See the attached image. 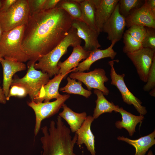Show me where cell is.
<instances>
[{"mask_svg": "<svg viewBox=\"0 0 155 155\" xmlns=\"http://www.w3.org/2000/svg\"><path fill=\"white\" fill-rule=\"evenodd\" d=\"M73 20L56 7L31 15L25 26L21 45L29 60L36 62L58 45L67 35Z\"/></svg>", "mask_w": 155, "mask_h": 155, "instance_id": "obj_1", "label": "cell"}, {"mask_svg": "<svg viewBox=\"0 0 155 155\" xmlns=\"http://www.w3.org/2000/svg\"><path fill=\"white\" fill-rule=\"evenodd\" d=\"M81 42V39L77 34L76 30L72 27L67 35L58 45L38 59V63L34 65V68L47 73L50 78L59 74L58 64L60 59L66 53L69 46L73 47L80 45Z\"/></svg>", "mask_w": 155, "mask_h": 155, "instance_id": "obj_2", "label": "cell"}, {"mask_svg": "<svg viewBox=\"0 0 155 155\" xmlns=\"http://www.w3.org/2000/svg\"><path fill=\"white\" fill-rule=\"evenodd\" d=\"M25 25L3 32L0 40V54L2 58L23 63L29 60L21 45Z\"/></svg>", "mask_w": 155, "mask_h": 155, "instance_id": "obj_3", "label": "cell"}, {"mask_svg": "<svg viewBox=\"0 0 155 155\" xmlns=\"http://www.w3.org/2000/svg\"><path fill=\"white\" fill-rule=\"evenodd\" d=\"M40 141L43 149L40 155H76L73 148L76 140L67 133H51L42 137Z\"/></svg>", "mask_w": 155, "mask_h": 155, "instance_id": "obj_4", "label": "cell"}, {"mask_svg": "<svg viewBox=\"0 0 155 155\" xmlns=\"http://www.w3.org/2000/svg\"><path fill=\"white\" fill-rule=\"evenodd\" d=\"M31 16L28 0H17L7 11L0 13V26L3 32L26 25Z\"/></svg>", "mask_w": 155, "mask_h": 155, "instance_id": "obj_5", "label": "cell"}, {"mask_svg": "<svg viewBox=\"0 0 155 155\" xmlns=\"http://www.w3.org/2000/svg\"><path fill=\"white\" fill-rule=\"evenodd\" d=\"M35 62L29 61L28 63V71L25 75L22 78L17 76H14L11 85L18 84L25 87L28 91L31 101H33L38 97L42 87L48 82L50 78L47 73L35 69Z\"/></svg>", "mask_w": 155, "mask_h": 155, "instance_id": "obj_6", "label": "cell"}, {"mask_svg": "<svg viewBox=\"0 0 155 155\" xmlns=\"http://www.w3.org/2000/svg\"><path fill=\"white\" fill-rule=\"evenodd\" d=\"M70 96L69 94L62 95L60 98L51 102L36 103L31 101L27 102L28 105L33 110L35 114L34 130L35 136H36L39 133L42 121L57 113Z\"/></svg>", "mask_w": 155, "mask_h": 155, "instance_id": "obj_7", "label": "cell"}, {"mask_svg": "<svg viewBox=\"0 0 155 155\" xmlns=\"http://www.w3.org/2000/svg\"><path fill=\"white\" fill-rule=\"evenodd\" d=\"M69 77L71 79H77L83 83L88 90L96 89L102 92L104 95L107 96L109 90L104 85V83L108 80L104 69L98 68L88 72H73Z\"/></svg>", "mask_w": 155, "mask_h": 155, "instance_id": "obj_8", "label": "cell"}, {"mask_svg": "<svg viewBox=\"0 0 155 155\" xmlns=\"http://www.w3.org/2000/svg\"><path fill=\"white\" fill-rule=\"evenodd\" d=\"M115 61L112 60L108 62L111 68V84L115 86L119 90L124 102L129 105L132 104L140 115L146 114L147 111L146 107L142 105V102L132 94L126 85L124 81L125 74L120 75L116 72L114 67Z\"/></svg>", "mask_w": 155, "mask_h": 155, "instance_id": "obj_9", "label": "cell"}, {"mask_svg": "<svg viewBox=\"0 0 155 155\" xmlns=\"http://www.w3.org/2000/svg\"><path fill=\"white\" fill-rule=\"evenodd\" d=\"M135 66L142 81L147 82L149 72L155 56V51L142 48L132 53H126Z\"/></svg>", "mask_w": 155, "mask_h": 155, "instance_id": "obj_10", "label": "cell"}, {"mask_svg": "<svg viewBox=\"0 0 155 155\" xmlns=\"http://www.w3.org/2000/svg\"><path fill=\"white\" fill-rule=\"evenodd\" d=\"M126 26L125 18L119 11L118 3L109 18L103 24L102 32L107 34V39L116 43L123 37Z\"/></svg>", "mask_w": 155, "mask_h": 155, "instance_id": "obj_11", "label": "cell"}, {"mask_svg": "<svg viewBox=\"0 0 155 155\" xmlns=\"http://www.w3.org/2000/svg\"><path fill=\"white\" fill-rule=\"evenodd\" d=\"M72 27L76 30L78 36L84 40L83 47L85 50L90 52L101 46L98 40L100 33L92 29L84 22L73 19Z\"/></svg>", "mask_w": 155, "mask_h": 155, "instance_id": "obj_12", "label": "cell"}, {"mask_svg": "<svg viewBox=\"0 0 155 155\" xmlns=\"http://www.w3.org/2000/svg\"><path fill=\"white\" fill-rule=\"evenodd\" d=\"M128 28L134 25H142L155 28V16L151 11L146 0L140 7L135 10L125 18Z\"/></svg>", "mask_w": 155, "mask_h": 155, "instance_id": "obj_13", "label": "cell"}, {"mask_svg": "<svg viewBox=\"0 0 155 155\" xmlns=\"http://www.w3.org/2000/svg\"><path fill=\"white\" fill-rule=\"evenodd\" d=\"M119 0H94L95 7V24L97 31L102 32V26L113 12Z\"/></svg>", "mask_w": 155, "mask_h": 155, "instance_id": "obj_14", "label": "cell"}, {"mask_svg": "<svg viewBox=\"0 0 155 155\" xmlns=\"http://www.w3.org/2000/svg\"><path fill=\"white\" fill-rule=\"evenodd\" d=\"M90 52L85 50L80 45L73 47L72 52L69 57L63 62L59 61L58 66L59 74L67 75L73 71L82 60H85L89 56Z\"/></svg>", "mask_w": 155, "mask_h": 155, "instance_id": "obj_15", "label": "cell"}, {"mask_svg": "<svg viewBox=\"0 0 155 155\" xmlns=\"http://www.w3.org/2000/svg\"><path fill=\"white\" fill-rule=\"evenodd\" d=\"M1 63L3 70L2 89L6 98L9 93L13 75L17 72L25 70L26 67L23 62L3 58Z\"/></svg>", "mask_w": 155, "mask_h": 155, "instance_id": "obj_16", "label": "cell"}, {"mask_svg": "<svg viewBox=\"0 0 155 155\" xmlns=\"http://www.w3.org/2000/svg\"><path fill=\"white\" fill-rule=\"evenodd\" d=\"M92 116H87L80 128L75 132L78 135L76 143L80 147L84 144L91 155H95V137L91 129L92 123L94 120Z\"/></svg>", "mask_w": 155, "mask_h": 155, "instance_id": "obj_17", "label": "cell"}, {"mask_svg": "<svg viewBox=\"0 0 155 155\" xmlns=\"http://www.w3.org/2000/svg\"><path fill=\"white\" fill-rule=\"evenodd\" d=\"M67 75L60 74L54 75V77L49 80L48 82L41 89L38 97L34 101L36 103L50 102L53 99H57L62 95L59 92V87L62 79Z\"/></svg>", "mask_w": 155, "mask_h": 155, "instance_id": "obj_18", "label": "cell"}, {"mask_svg": "<svg viewBox=\"0 0 155 155\" xmlns=\"http://www.w3.org/2000/svg\"><path fill=\"white\" fill-rule=\"evenodd\" d=\"M116 43L114 42H111L110 46L104 49H98L90 51L88 58L80 63L73 72H84L90 70L91 65L93 63L102 59L109 57L113 60L117 54L113 49Z\"/></svg>", "mask_w": 155, "mask_h": 155, "instance_id": "obj_19", "label": "cell"}, {"mask_svg": "<svg viewBox=\"0 0 155 155\" xmlns=\"http://www.w3.org/2000/svg\"><path fill=\"white\" fill-rule=\"evenodd\" d=\"M155 130L151 133L138 139L132 140L123 136H118V140L124 141L135 149L134 155H145L149 149L155 144Z\"/></svg>", "mask_w": 155, "mask_h": 155, "instance_id": "obj_20", "label": "cell"}, {"mask_svg": "<svg viewBox=\"0 0 155 155\" xmlns=\"http://www.w3.org/2000/svg\"><path fill=\"white\" fill-rule=\"evenodd\" d=\"M118 112L122 116L121 121L116 122L115 125L117 128L121 129H125L128 132L130 136H132L135 132V127L139 123H141L144 118L143 115L136 116L127 111L122 107H119Z\"/></svg>", "mask_w": 155, "mask_h": 155, "instance_id": "obj_21", "label": "cell"}, {"mask_svg": "<svg viewBox=\"0 0 155 155\" xmlns=\"http://www.w3.org/2000/svg\"><path fill=\"white\" fill-rule=\"evenodd\" d=\"M62 108V111L59 115L67 122L70 126V129L72 133H75L82 126L86 119L87 115L84 112L80 113H76L72 111L65 104Z\"/></svg>", "mask_w": 155, "mask_h": 155, "instance_id": "obj_22", "label": "cell"}, {"mask_svg": "<svg viewBox=\"0 0 155 155\" xmlns=\"http://www.w3.org/2000/svg\"><path fill=\"white\" fill-rule=\"evenodd\" d=\"M94 93L97 96V99L95 101L96 106L92 116L94 119L97 118L104 113H111L113 111L118 112L119 108V106L115 105L113 102L108 101L105 97L102 91L95 89Z\"/></svg>", "mask_w": 155, "mask_h": 155, "instance_id": "obj_23", "label": "cell"}, {"mask_svg": "<svg viewBox=\"0 0 155 155\" xmlns=\"http://www.w3.org/2000/svg\"><path fill=\"white\" fill-rule=\"evenodd\" d=\"M79 3L83 21L92 29L97 31L95 24L96 7L94 0H82Z\"/></svg>", "mask_w": 155, "mask_h": 155, "instance_id": "obj_24", "label": "cell"}, {"mask_svg": "<svg viewBox=\"0 0 155 155\" xmlns=\"http://www.w3.org/2000/svg\"><path fill=\"white\" fill-rule=\"evenodd\" d=\"M56 7L65 10L73 19L83 21L80 5L75 0H60Z\"/></svg>", "mask_w": 155, "mask_h": 155, "instance_id": "obj_25", "label": "cell"}, {"mask_svg": "<svg viewBox=\"0 0 155 155\" xmlns=\"http://www.w3.org/2000/svg\"><path fill=\"white\" fill-rule=\"evenodd\" d=\"M67 83L64 87L60 88V91L68 94H77L82 96L86 98H89L92 94L91 91L86 90L82 86V82L76 80L67 78Z\"/></svg>", "mask_w": 155, "mask_h": 155, "instance_id": "obj_26", "label": "cell"}, {"mask_svg": "<svg viewBox=\"0 0 155 155\" xmlns=\"http://www.w3.org/2000/svg\"><path fill=\"white\" fill-rule=\"evenodd\" d=\"M144 0H120L118 4L120 13L125 18L144 4Z\"/></svg>", "mask_w": 155, "mask_h": 155, "instance_id": "obj_27", "label": "cell"}, {"mask_svg": "<svg viewBox=\"0 0 155 155\" xmlns=\"http://www.w3.org/2000/svg\"><path fill=\"white\" fill-rule=\"evenodd\" d=\"M123 37L124 44L123 48L124 53H132L142 48V43L135 40L128 34L124 32Z\"/></svg>", "mask_w": 155, "mask_h": 155, "instance_id": "obj_28", "label": "cell"}, {"mask_svg": "<svg viewBox=\"0 0 155 155\" xmlns=\"http://www.w3.org/2000/svg\"><path fill=\"white\" fill-rule=\"evenodd\" d=\"M125 32L142 43L146 32V27L142 25H133L128 28Z\"/></svg>", "mask_w": 155, "mask_h": 155, "instance_id": "obj_29", "label": "cell"}, {"mask_svg": "<svg viewBox=\"0 0 155 155\" xmlns=\"http://www.w3.org/2000/svg\"><path fill=\"white\" fill-rule=\"evenodd\" d=\"M146 32L142 42V47L155 51V28L146 27Z\"/></svg>", "mask_w": 155, "mask_h": 155, "instance_id": "obj_30", "label": "cell"}, {"mask_svg": "<svg viewBox=\"0 0 155 155\" xmlns=\"http://www.w3.org/2000/svg\"><path fill=\"white\" fill-rule=\"evenodd\" d=\"M10 87L8 95L6 97L7 101L9 100L12 96L22 98L26 97L28 94L27 89L22 85H11Z\"/></svg>", "mask_w": 155, "mask_h": 155, "instance_id": "obj_31", "label": "cell"}, {"mask_svg": "<svg viewBox=\"0 0 155 155\" xmlns=\"http://www.w3.org/2000/svg\"><path fill=\"white\" fill-rule=\"evenodd\" d=\"M146 84L144 86L143 90L149 92L155 87V56L149 72Z\"/></svg>", "mask_w": 155, "mask_h": 155, "instance_id": "obj_32", "label": "cell"}, {"mask_svg": "<svg viewBox=\"0 0 155 155\" xmlns=\"http://www.w3.org/2000/svg\"><path fill=\"white\" fill-rule=\"evenodd\" d=\"M46 0H28L31 15L43 9Z\"/></svg>", "mask_w": 155, "mask_h": 155, "instance_id": "obj_33", "label": "cell"}, {"mask_svg": "<svg viewBox=\"0 0 155 155\" xmlns=\"http://www.w3.org/2000/svg\"><path fill=\"white\" fill-rule=\"evenodd\" d=\"M17 0H2V5L0 13L4 12L8 10Z\"/></svg>", "mask_w": 155, "mask_h": 155, "instance_id": "obj_34", "label": "cell"}, {"mask_svg": "<svg viewBox=\"0 0 155 155\" xmlns=\"http://www.w3.org/2000/svg\"><path fill=\"white\" fill-rule=\"evenodd\" d=\"M60 0H46L43 10H48L56 7Z\"/></svg>", "mask_w": 155, "mask_h": 155, "instance_id": "obj_35", "label": "cell"}, {"mask_svg": "<svg viewBox=\"0 0 155 155\" xmlns=\"http://www.w3.org/2000/svg\"><path fill=\"white\" fill-rule=\"evenodd\" d=\"M146 1L151 11L155 16V0H146Z\"/></svg>", "mask_w": 155, "mask_h": 155, "instance_id": "obj_36", "label": "cell"}, {"mask_svg": "<svg viewBox=\"0 0 155 155\" xmlns=\"http://www.w3.org/2000/svg\"><path fill=\"white\" fill-rule=\"evenodd\" d=\"M7 100L3 89L0 87V103L3 104L6 103Z\"/></svg>", "mask_w": 155, "mask_h": 155, "instance_id": "obj_37", "label": "cell"}, {"mask_svg": "<svg viewBox=\"0 0 155 155\" xmlns=\"http://www.w3.org/2000/svg\"><path fill=\"white\" fill-rule=\"evenodd\" d=\"M149 94L150 95L153 97L155 96V88H154L150 91Z\"/></svg>", "mask_w": 155, "mask_h": 155, "instance_id": "obj_38", "label": "cell"}, {"mask_svg": "<svg viewBox=\"0 0 155 155\" xmlns=\"http://www.w3.org/2000/svg\"><path fill=\"white\" fill-rule=\"evenodd\" d=\"M3 32V31L1 28V26H0V40L1 38Z\"/></svg>", "mask_w": 155, "mask_h": 155, "instance_id": "obj_39", "label": "cell"}, {"mask_svg": "<svg viewBox=\"0 0 155 155\" xmlns=\"http://www.w3.org/2000/svg\"><path fill=\"white\" fill-rule=\"evenodd\" d=\"M147 155H154L151 150H150L148 152Z\"/></svg>", "mask_w": 155, "mask_h": 155, "instance_id": "obj_40", "label": "cell"}, {"mask_svg": "<svg viewBox=\"0 0 155 155\" xmlns=\"http://www.w3.org/2000/svg\"><path fill=\"white\" fill-rule=\"evenodd\" d=\"M2 5V0H0V10L1 8Z\"/></svg>", "mask_w": 155, "mask_h": 155, "instance_id": "obj_41", "label": "cell"}, {"mask_svg": "<svg viewBox=\"0 0 155 155\" xmlns=\"http://www.w3.org/2000/svg\"><path fill=\"white\" fill-rule=\"evenodd\" d=\"M3 58H2L1 56V55L0 54V63H1V62L2 59H3Z\"/></svg>", "mask_w": 155, "mask_h": 155, "instance_id": "obj_42", "label": "cell"}, {"mask_svg": "<svg viewBox=\"0 0 155 155\" xmlns=\"http://www.w3.org/2000/svg\"><path fill=\"white\" fill-rule=\"evenodd\" d=\"M0 83H1V81H0Z\"/></svg>", "mask_w": 155, "mask_h": 155, "instance_id": "obj_43", "label": "cell"}, {"mask_svg": "<svg viewBox=\"0 0 155 155\" xmlns=\"http://www.w3.org/2000/svg\"></svg>", "mask_w": 155, "mask_h": 155, "instance_id": "obj_44", "label": "cell"}]
</instances>
